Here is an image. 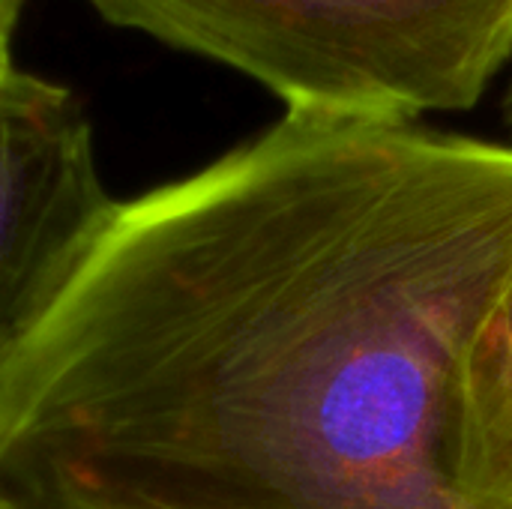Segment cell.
Wrapping results in <instances>:
<instances>
[{"mask_svg": "<svg viewBox=\"0 0 512 509\" xmlns=\"http://www.w3.org/2000/svg\"><path fill=\"white\" fill-rule=\"evenodd\" d=\"M27 0H0V72L12 69V39Z\"/></svg>", "mask_w": 512, "mask_h": 509, "instance_id": "obj_5", "label": "cell"}, {"mask_svg": "<svg viewBox=\"0 0 512 509\" xmlns=\"http://www.w3.org/2000/svg\"><path fill=\"white\" fill-rule=\"evenodd\" d=\"M114 207L78 96L15 66L0 72V375L51 315Z\"/></svg>", "mask_w": 512, "mask_h": 509, "instance_id": "obj_3", "label": "cell"}, {"mask_svg": "<svg viewBox=\"0 0 512 509\" xmlns=\"http://www.w3.org/2000/svg\"><path fill=\"white\" fill-rule=\"evenodd\" d=\"M512 141L285 111L117 201L0 375L3 509H465Z\"/></svg>", "mask_w": 512, "mask_h": 509, "instance_id": "obj_1", "label": "cell"}, {"mask_svg": "<svg viewBox=\"0 0 512 509\" xmlns=\"http://www.w3.org/2000/svg\"><path fill=\"white\" fill-rule=\"evenodd\" d=\"M102 21L228 66L285 111H471L512 63V0H84Z\"/></svg>", "mask_w": 512, "mask_h": 509, "instance_id": "obj_2", "label": "cell"}, {"mask_svg": "<svg viewBox=\"0 0 512 509\" xmlns=\"http://www.w3.org/2000/svg\"><path fill=\"white\" fill-rule=\"evenodd\" d=\"M501 117H504L507 132L512 135V75L510 81H507V87H504V96H501Z\"/></svg>", "mask_w": 512, "mask_h": 509, "instance_id": "obj_6", "label": "cell"}, {"mask_svg": "<svg viewBox=\"0 0 512 509\" xmlns=\"http://www.w3.org/2000/svg\"><path fill=\"white\" fill-rule=\"evenodd\" d=\"M0 509H3V507H0Z\"/></svg>", "mask_w": 512, "mask_h": 509, "instance_id": "obj_7", "label": "cell"}, {"mask_svg": "<svg viewBox=\"0 0 512 509\" xmlns=\"http://www.w3.org/2000/svg\"><path fill=\"white\" fill-rule=\"evenodd\" d=\"M459 495L465 509H512V279L465 363Z\"/></svg>", "mask_w": 512, "mask_h": 509, "instance_id": "obj_4", "label": "cell"}]
</instances>
